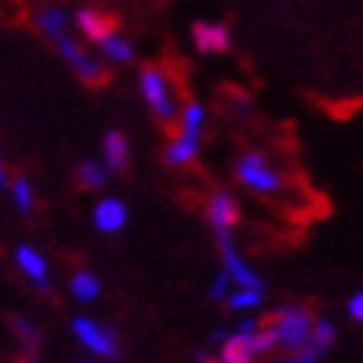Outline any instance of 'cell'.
I'll return each instance as SVG.
<instances>
[{
    "instance_id": "6da1fadb",
    "label": "cell",
    "mask_w": 363,
    "mask_h": 363,
    "mask_svg": "<svg viewBox=\"0 0 363 363\" xmlns=\"http://www.w3.org/2000/svg\"><path fill=\"white\" fill-rule=\"evenodd\" d=\"M35 27L48 35V42L57 48V53L71 65V71H74L83 83H104V77H106L104 57L89 53L74 35H71V15L62 6L39 9L35 12Z\"/></svg>"
},
{
    "instance_id": "7a4b0ae2",
    "label": "cell",
    "mask_w": 363,
    "mask_h": 363,
    "mask_svg": "<svg viewBox=\"0 0 363 363\" xmlns=\"http://www.w3.org/2000/svg\"><path fill=\"white\" fill-rule=\"evenodd\" d=\"M177 121H180V133L166 148V166L186 169L189 162H195L198 151H201V133H204V121H207V106L201 101H189L184 110L177 113Z\"/></svg>"
},
{
    "instance_id": "3957f363",
    "label": "cell",
    "mask_w": 363,
    "mask_h": 363,
    "mask_svg": "<svg viewBox=\"0 0 363 363\" xmlns=\"http://www.w3.org/2000/svg\"><path fill=\"white\" fill-rule=\"evenodd\" d=\"M237 180L254 195H281L286 174L263 151H245L237 160Z\"/></svg>"
},
{
    "instance_id": "277c9868",
    "label": "cell",
    "mask_w": 363,
    "mask_h": 363,
    "mask_svg": "<svg viewBox=\"0 0 363 363\" xmlns=\"http://www.w3.org/2000/svg\"><path fill=\"white\" fill-rule=\"evenodd\" d=\"M139 92L142 101L148 104V110L154 113L157 121H177V98H174V89L169 74L162 71L160 65H145L139 71Z\"/></svg>"
},
{
    "instance_id": "5b68a950",
    "label": "cell",
    "mask_w": 363,
    "mask_h": 363,
    "mask_svg": "<svg viewBox=\"0 0 363 363\" xmlns=\"http://www.w3.org/2000/svg\"><path fill=\"white\" fill-rule=\"evenodd\" d=\"M71 334H74V340L89 354H95L101 360H118V354H121V340H118L116 328H110V325H104L98 319L74 316L71 319Z\"/></svg>"
},
{
    "instance_id": "8992f818",
    "label": "cell",
    "mask_w": 363,
    "mask_h": 363,
    "mask_svg": "<svg viewBox=\"0 0 363 363\" xmlns=\"http://www.w3.org/2000/svg\"><path fill=\"white\" fill-rule=\"evenodd\" d=\"M272 331L278 337V349H284L286 354H293L296 349H301L307 337L313 331V313L307 311L301 304H289V307H281L272 319Z\"/></svg>"
},
{
    "instance_id": "52a82bcc",
    "label": "cell",
    "mask_w": 363,
    "mask_h": 363,
    "mask_svg": "<svg viewBox=\"0 0 363 363\" xmlns=\"http://www.w3.org/2000/svg\"><path fill=\"white\" fill-rule=\"evenodd\" d=\"M213 233H216V245H219L222 269L230 275L233 286H260V289H266L263 278L248 266V260L242 257V251L237 248V242H233L230 230H213Z\"/></svg>"
},
{
    "instance_id": "ba28073f",
    "label": "cell",
    "mask_w": 363,
    "mask_h": 363,
    "mask_svg": "<svg viewBox=\"0 0 363 363\" xmlns=\"http://www.w3.org/2000/svg\"><path fill=\"white\" fill-rule=\"evenodd\" d=\"M334 340H337V325L328 316H319V319H313V331H311V337H307V342L301 349H296L293 357H286V360H293V363H319L325 354L331 352Z\"/></svg>"
},
{
    "instance_id": "9c48e42d",
    "label": "cell",
    "mask_w": 363,
    "mask_h": 363,
    "mask_svg": "<svg viewBox=\"0 0 363 363\" xmlns=\"http://www.w3.org/2000/svg\"><path fill=\"white\" fill-rule=\"evenodd\" d=\"M260 328L257 319H242L237 325V331L228 334L222 342H219V360L222 363H251L257 360V354H254V331Z\"/></svg>"
},
{
    "instance_id": "30bf717a",
    "label": "cell",
    "mask_w": 363,
    "mask_h": 363,
    "mask_svg": "<svg viewBox=\"0 0 363 363\" xmlns=\"http://www.w3.org/2000/svg\"><path fill=\"white\" fill-rule=\"evenodd\" d=\"M12 260H15V266L21 269V275H24L35 289H42V293H48V289H50V266H48L45 254H42L39 248H33L30 242L15 245Z\"/></svg>"
},
{
    "instance_id": "8fae6325",
    "label": "cell",
    "mask_w": 363,
    "mask_h": 363,
    "mask_svg": "<svg viewBox=\"0 0 363 363\" xmlns=\"http://www.w3.org/2000/svg\"><path fill=\"white\" fill-rule=\"evenodd\" d=\"M92 222H95V230L106 233V237H116L130 222V207L118 195H104L92 210Z\"/></svg>"
},
{
    "instance_id": "7c38bea8",
    "label": "cell",
    "mask_w": 363,
    "mask_h": 363,
    "mask_svg": "<svg viewBox=\"0 0 363 363\" xmlns=\"http://www.w3.org/2000/svg\"><path fill=\"white\" fill-rule=\"evenodd\" d=\"M192 45L198 53L213 57V53L230 50V27L225 21H195L192 24Z\"/></svg>"
},
{
    "instance_id": "4fadbf2b",
    "label": "cell",
    "mask_w": 363,
    "mask_h": 363,
    "mask_svg": "<svg viewBox=\"0 0 363 363\" xmlns=\"http://www.w3.org/2000/svg\"><path fill=\"white\" fill-rule=\"evenodd\" d=\"M207 222L213 230H233L240 225V201L230 192H213L207 201Z\"/></svg>"
},
{
    "instance_id": "5bb4252c",
    "label": "cell",
    "mask_w": 363,
    "mask_h": 363,
    "mask_svg": "<svg viewBox=\"0 0 363 363\" xmlns=\"http://www.w3.org/2000/svg\"><path fill=\"white\" fill-rule=\"evenodd\" d=\"M101 145H104V166L110 174H121L130 166V139L121 130H106Z\"/></svg>"
},
{
    "instance_id": "9a60e30c",
    "label": "cell",
    "mask_w": 363,
    "mask_h": 363,
    "mask_svg": "<svg viewBox=\"0 0 363 363\" xmlns=\"http://www.w3.org/2000/svg\"><path fill=\"white\" fill-rule=\"evenodd\" d=\"M95 45H98L101 57H104L106 62H116V65H130V62L136 60V48H133V42L127 39L124 33H118V30H110L106 35H101V39H98Z\"/></svg>"
},
{
    "instance_id": "2e32d148",
    "label": "cell",
    "mask_w": 363,
    "mask_h": 363,
    "mask_svg": "<svg viewBox=\"0 0 363 363\" xmlns=\"http://www.w3.org/2000/svg\"><path fill=\"white\" fill-rule=\"evenodd\" d=\"M71 21H74L77 30L86 35V39H92V42H98L101 35H106L113 30V21L101 9H95V6H80L74 15H71Z\"/></svg>"
},
{
    "instance_id": "e0dca14e",
    "label": "cell",
    "mask_w": 363,
    "mask_h": 363,
    "mask_svg": "<svg viewBox=\"0 0 363 363\" xmlns=\"http://www.w3.org/2000/svg\"><path fill=\"white\" fill-rule=\"evenodd\" d=\"M101 278L95 275V272L89 269H77L74 275H71V296H74L80 304H92L101 298Z\"/></svg>"
},
{
    "instance_id": "ac0fdd59",
    "label": "cell",
    "mask_w": 363,
    "mask_h": 363,
    "mask_svg": "<svg viewBox=\"0 0 363 363\" xmlns=\"http://www.w3.org/2000/svg\"><path fill=\"white\" fill-rule=\"evenodd\" d=\"M77 186L86 189V192H98L106 186V177H110V172H106V166L101 160H83L77 166Z\"/></svg>"
},
{
    "instance_id": "d6986e66",
    "label": "cell",
    "mask_w": 363,
    "mask_h": 363,
    "mask_svg": "<svg viewBox=\"0 0 363 363\" xmlns=\"http://www.w3.org/2000/svg\"><path fill=\"white\" fill-rule=\"evenodd\" d=\"M225 301H228L230 311H257V307H263V301H266V289H260V286H233L225 296Z\"/></svg>"
},
{
    "instance_id": "ffe728a7",
    "label": "cell",
    "mask_w": 363,
    "mask_h": 363,
    "mask_svg": "<svg viewBox=\"0 0 363 363\" xmlns=\"http://www.w3.org/2000/svg\"><path fill=\"white\" fill-rule=\"evenodd\" d=\"M9 192H12V204L21 216H33L35 210V189H33V180L30 177H15L9 184Z\"/></svg>"
},
{
    "instance_id": "44dd1931",
    "label": "cell",
    "mask_w": 363,
    "mask_h": 363,
    "mask_svg": "<svg viewBox=\"0 0 363 363\" xmlns=\"http://www.w3.org/2000/svg\"><path fill=\"white\" fill-rule=\"evenodd\" d=\"M9 325H12V331L18 334V340H21V346H24V352L27 354H39V349H42V337H39V328L30 322V319H24V316H12L9 319Z\"/></svg>"
},
{
    "instance_id": "7402d4cb",
    "label": "cell",
    "mask_w": 363,
    "mask_h": 363,
    "mask_svg": "<svg viewBox=\"0 0 363 363\" xmlns=\"http://www.w3.org/2000/svg\"><path fill=\"white\" fill-rule=\"evenodd\" d=\"M230 286H233V281H230V275H228V272L222 269L219 275L213 278V284H210V298H213V301H222V298L230 293Z\"/></svg>"
},
{
    "instance_id": "603a6c76",
    "label": "cell",
    "mask_w": 363,
    "mask_h": 363,
    "mask_svg": "<svg viewBox=\"0 0 363 363\" xmlns=\"http://www.w3.org/2000/svg\"><path fill=\"white\" fill-rule=\"evenodd\" d=\"M346 313H349V319H352V322H360V325H363V289L349 298Z\"/></svg>"
},
{
    "instance_id": "cb8c5ba5",
    "label": "cell",
    "mask_w": 363,
    "mask_h": 363,
    "mask_svg": "<svg viewBox=\"0 0 363 363\" xmlns=\"http://www.w3.org/2000/svg\"><path fill=\"white\" fill-rule=\"evenodd\" d=\"M225 337H228V331H225V328H216V331H213V337H210V346H219V342H222Z\"/></svg>"
},
{
    "instance_id": "d4e9b609",
    "label": "cell",
    "mask_w": 363,
    "mask_h": 363,
    "mask_svg": "<svg viewBox=\"0 0 363 363\" xmlns=\"http://www.w3.org/2000/svg\"><path fill=\"white\" fill-rule=\"evenodd\" d=\"M6 186H9V174H6L4 160H0V189H6Z\"/></svg>"
},
{
    "instance_id": "484cf974",
    "label": "cell",
    "mask_w": 363,
    "mask_h": 363,
    "mask_svg": "<svg viewBox=\"0 0 363 363\" xmlns=\"http://www.w3.org/2000/svg\"><path fill=\"white\" fill-rule=\"evenodd\" d=\"M195 360H201V363H207V360H213V357H207V352H198V354H195Z\"/></svg>"
}]
</instances>
